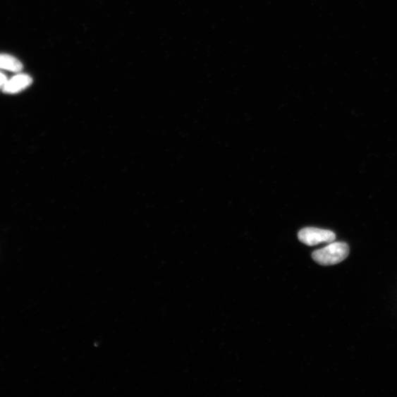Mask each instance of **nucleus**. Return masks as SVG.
<instances>
[{
    "instance_id": "1",
    "label": "nucleus",
    "mask_w": 397,
    "mask_h": 397,
    "mask_svg": "<svg viewBox=\"0 0 397 397\" xmlns=\"http://www.w3.org/2000/svg\"><path fill=\"white\" fill-rule=\"evenodd\" d=\"M350 254V248L343 243H332L329 245L313 252L314 261L322 266L338 264Z\"/></svg>"
},
{
    "instance_id": "2",
    "label": "nucleus",
    "mask_w": 397,
    "mask_h": 397,
    "mask_svg": "<svg viewBox=\"0 0 397 397\" xmlns=\"http://www.w3.org/2000/svg\"><path fill=\"white\" fill-rule=\"evenodd\" d=\"M336 238L333 231L316 228H305L298 233L299 240L307 246H315L322 243L331 244Z\"/></svg>"
},
{
    "instance_id": "3",
    "label": "nucleus",
    "mask_w": 397,
    "mask_h": 397,
    "mask_svg": "<svg viewBox=\"0 0 397 397\" xmlns=\"http://www.w3.org/2000/svg\"><path fill=\"white\" fill-rule=\"evenodd\" d=\"M32 82V80L29 75L18 74L7 80L3 90L8 94H16L27 89Z\"/></svg>"
},
{
    "instance_id": "4",
    "label": "nucleus",
    "mask_w": 397,
    "mask_h": 397,
    "mask_svg": "<svg viewBox=\"0 0 397 397\" xmlns=\"http://www.w3.org/2000/svg\"><path fill=\"white\" fill-rule=\"evenodd\" d=\"M23 68V66L18 59L9 55L0 54V70L19 73Z\"/></svg>"
},
{
    "instance_id": "5",
    "label": "nucleus",
    "mask_w": 397,
    "mask_h": 397,
    "mask_svg": "<svg viewBox=\"0 0 397 397\" xmlns=\"http://www.w3.org/2000/svg\"><path fill=\"white\" fill-rule=\"evenodd\" d=\"M7 80L8 79L6 76L4 74H3L1 72H0V89L1 88L3 89Z\"/></svg>"
}]
</instances>
